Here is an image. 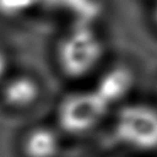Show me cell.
Masks as SVG:
<instances>
[{
    "label": "cell",
    "mask_w": 157,
    "mask_h": 157,
    "mask_svg": "<svg viewBox=\"0 0 157 157\" xmlns=\"http://www.w3.org/2000/svg\"><path fill=\"white\" fill-rule=\"evenodd\" d=\"M104 42L88 25L69 29L56 45V64L61 74L72 80H82L96 72L104 58Z\"/></svg>",
    "instance_id": "obj_1"
},
{
    "label": "cell",
    "mask_w": 157,
    "mask_h": 157,
    "mask_svg": "<svg viewBox=\"0 0 157 157\" xmlns=\"http://www.w3.org/2000/svg\"><path fill=\"white\" fill-rule=\"evenodd\" d=\"M112 135L115 142L136 152L157 151V104L125 102L114 108Z\"/></svg>",
    "instance_id": "obj_2"
},
{
    "label": "cell",
    "mask_w": 157,
    "mask_h": 157,
    "mask_svg": "<svg viewBox=\"0 0 157 157\" xmlns=\"http://www.w3.org/2000/svg\"><path fill=\"white\" fill-rule=\"evenodd\" d=\"M113 108L93 88H78L66 93L56 107L60 132L80 136L96 130Z\"/></svg>",
    "instance_id": "obj_3"
},
{
    "label": "cell",
    "mask_w": 157,
    "mask_h": 157,
    "mask_svg": "<svg viewBox=\"0 0 157 157\" xmlns=\"http://www.w3.org/2000/svg\"><path fill=\"white\" fill-rule=\"evenodd\" d=\"M135 86V72L129 64L117 63L101 71L92 86L114 109L128 102Z\"/></svg>",
    "instance_id": "obj_4"
},
{
    "label": "cell",
    "mask_w": 157,
    "mask_h": 157,
    "mask_svg": "<svg viewBox=\"0 0 157 157\" xmlns=\"http://www.w3.org/2000/svg\"><path fill=\"white\" fill-rule=\"evenodd\" d=\"M60 130L50 126H36L31 129L22 142L26 157H58L61 151Z\"/></svg>",
    "instance_id": "obj_5"
},
{
    "label": "cell",
    "mask_w": 157,
    "mask_h": 157,
    "mask_svg": "<svg viewBox=\"0 0 157 157\" xmlns=\"http://www.w3.org/2000/svg\"><path fill=\"white\" fill-rule=\"evenodd\" d=\"M40 96V86L28 75H20L7 81L2 90L4 102L13 109H26L33 105Z\"/></svg>",
    "instance_id": "obj_6"
},
{
    "label": "cell",
    "mask_w": 157,
    "mask_h": 157,
    "mask_svg": "<svg viewBox=\"0 0 157 157\" xmlns=\"http://www.w3.org/2000/svg\"><path fill=\"white\" fill-rule=\"evenodd\" d=\"M7 69V58L2 50H0V82L2 81Z\"/></svg>",
    "instance_id": "obj_7"
},
{
    "label": "cell",
    "mask_w": 157,
    "mask_h": 157,
    "mask_svg": "<svg viewBox=\"0 0 157 157\" xmlns=\"http://www.w3.org/2000/svg\"><path fill=\"white\" fill-rule=\"evenodd\" d=\"M152 20H153L155 25L157 26V0H153V5H152Z\"/></svg>",
    "instance_id": "obj_8"
},
{
    "label": "cell",
    "mask_w": 157,
    "mask_h": 157,
    "mask_svg": "<svg viewBox=\"0 0 157 157\" xmlns=\"http://www.w3.org/2000/svg\"><path fill=\"white\" fill-rule=\"evenodd\" d=\"M156 94H157V85H156Z\"/></svg>",
    "instance_id": "obj_9"
}]
</instances>
